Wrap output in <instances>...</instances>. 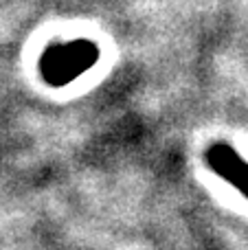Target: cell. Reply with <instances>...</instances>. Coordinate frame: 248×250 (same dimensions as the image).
I'll return each instance as SVG.
<instances>
[{
    "label": "cell",
    "instance_id": "6da1fadb",
    "mask_svg": "<svg viewBox=\"0 0 248 250\" xmlns=\"http://www.w3.org/2000/svg\"><path fill=\"white\" fill-rule=\"evenodd\" d=\"M97 60H99V51L90 40H73V42L55 44L48 48L42 55L40 70L46 83L66 86L88 68H92Z\"/></svg>",
    "mask_w": 248,
    "mask_h": 250
},
{
    "label": "cell",
    "instance_id": "7a4b0ae2",
    "mask_svg": "<svg viewBox=\"0 0 248 250\" xmlns=\"http://www.w3.org/2000/svg\"><path fill=\"white\" fill-rule=\"evenodd\" d=\"M207 163L220 178L248 198V163L227 143H215L207 151Z\"/></svg>",
    "mask_w": 248,
    "mask_h": 250
}]
</instances>
